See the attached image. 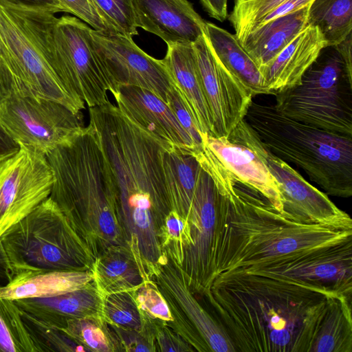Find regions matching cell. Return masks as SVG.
I'll return each mask as SVG.
<instances>
[{
  "label": "cell",
  "mask_w": 352,
  "mask_h": 352,
  "mask_svg": "<svg viewBox=\"0 0 352 352\" xmlns=\"http://www.w3.org/2000/svg\"><path fill=\"white\" fill-rule=\"evenodd\" d=\"M94 263L91 251L50 197L0 238V265L8 280L28 272H92Z\"/></svg>",
  "instance_id": "cell-6"
},
{
  "label": "cell",
  "mask_w": 352,
  "mask_h": 352,
  "mask_svg": "<svg viewBox=\"0 0 352 352\" xmlns=\"http://www.w3.org/2000/svg\"><path fill=\"white\" fill-rule=\"evenodd\" d=\"M352 72L335 45L323 47L295 85L277 92L278 111L288 118L352 137Z\"/></svg>",
  "instance_id": "cell-8"
},
{
  "label": "cell",
  "mask_w": 352,
  "mask_h": 352,
  "mask_svg": "<svg viewBox=\"0 0 352 352\" xmlns=\"http://www.w3.org/2000/svg\"><path fill=\"white\" fill-rule=\"evenodd\" d=\"M132 293L143 318L167 324L173 321L168 304L153 279L144 280Z\"/></svg>",
  "instance_id": "cell-38"
},
{
  "label": "cell",
  "mask_w": 352,
  "mask_h": 352,
  "mask_svg": "<svg viewBox=\"0 0 352 352\" xmlns=\"http://www.w3.org/2000/svg\"><path fill=\"white\" fill-rule=\"evenodd\" d=\"M2 2H3V1H2V0H0V3H2Z\"/></svg>",
  "instance_id": "cell-51"
},
{
  "label": "cell",
  "mask_w": 352,
  "mask_h": 352,
  "mask_svg": "<svg viewBox=\"0 0 352 352\" xmlns=\"http://www.w3.org/2000/svg\"><path fill=\"white\" fill-rule=\"evenodd\" d=\"M201 137L230 172L258 191L282 214L278 184L262 155V141L245 119L226 137L209 134Z\"/></svg>",
  "instance_id": "cell-18"
},
{
  "label": "cell",
  "mask_w": 352,
  "mask_h": 352,
  "mask_svg": "<svg viewBox=\"0 0 352 352\" xmlns=\"http://www.w3.org/2000/svg\"><path fill=\"white\" fill-rule=\"evenodd\" d=\"M90 28L74 16H63L52 23L48 58L67 91L88 107L110 102L118 89L113 85L96 52Z\"/></svg>",
  "instance_id": "cell-9"
},
{
  "label": "cell",
  "mask_w": 352,
  "mask_h": 352,
  "mask_svg": "<svg viewBox=\"0 0 352 352\" xmlns=\"http://www.w3.org/2000/svg\"><path fill=\"white\" fill-rule=\"evenodd\" d=\"M285 1L287 0H234L229 21L238 41L256 28L267 14Z\"/></svg>",
  "instance_id": "cell-35"
},
{
  "label": "cell",
  "mask_w": 352,
  "mask_h": 352,
  "mask_svg": "<svg viewBox=\"0 0 352 352\" xmlns=\"http://www.w3.org/2000/svg\"><path fill=\"white\" fill-rule=\"evenodd\" d=\"M92 272L102 296L134 291L149 279L127 244L107 248L96 258Z\"/></svg>",
  "instance_id": "cell-26"
},
{
  "label": "cell",
  "mask_w": 352,
  "mask_h": 352,
  "mask_svg": "<svg viewBox=\"0 0 352 352\" xmlns=\"http://www.w3.org/2000/svg\"><path fill=\"white\" fill-rule=\"evenodd\" d=\"M160 241L163 252L179 265L183 250L191 243L188 221L171 210L165 219Z\"/></svg>",
  "instance_id": "cell-37"
},
{
  "label": "cell",
  "mask_w": 352,
  "mask_h": 352,
  "mask_svg": "<svg viewBox=\"0 0 352 352\" xmlns=\"http://www.w3.org/2000/svg\"><path fill=\"white\" fill-rule=\"evenodd\" d=\"M170 108L182 127L193 140L196 148L202 144V137L194 118L180 94L173 86L166 103Z\"/></svg>",
  "instance_id": "cell-41"
},
{
  "label": "cell",
  "mask_w": 352,
  "mask_h": 352,
  "mask_svg": "<svg viewBox=\"0 0 352 352\" xmlns=\"http://www.w3.org/2000/svg\"><path fill=\"white\" fill-rule=\"evenodd\" d=\"M0 78L9 94L14 90V80L10 56L0 40Z\"/></svg>",
  "instance_id": "cell-45"
},
{
  "label": "cell",
  "mask_w": 352,
  "mask_h": 352,
  "mask_svg": "<svg viewBox=\"0 0 352 352\" xmlns=\"http://www.w3.org/2000/svg\"><path fill=\"white\" fill-rule=\"evenodd\" d=\"M192 45L213 136L226 137L245 119L254 96L214 54L204 34Z\"/></svg>",
  "instance_id": "cell-15"
},
{
  "label": "cell",
  "mask_w": 352,
  "mask_h": 352,
  "mask_svg": "<svg viewBox=\"0 0 352 352\" xmlns=\"http://www.w3.org/2000/svg\"><path fill=\"white\" fill-rule=\"evenodd\" d=\"M154 327L157 351L194 352V349L166 322L151 320Z\"/></svg>",
  "instance_id": "cell-42"
},
{
  "label": "cell",
  "mask_w": 352,
  "mask_h": 352,
  "mask_svg": "<svg viewBox=\"0 0 352 352\" xmlns=\"http://www.w3.org/2000/svg\"><path fill=\"white\" fill-rule=\"evenodd\" d=\"M119 342L122 352H156L157 348L153 322L144 318L140 330L110 325Z\"/></svg>",
  "instance_id": "cell-39"
},
{
  "label": "cell",
  "mask_w": 352,
  "mask_h": 352,
  "mask_svg": "<svg viewBox=\"0 0 352 352\" xmlns=\"http://www.w3.org/2000/svg\"><path fill=\"white\" fill-rule=\"evenodd\" d=\"M136 25L166 44L193 43L204 33L206 21L188 0H132Z\"/></svg>",
  "instance_id": "cell-20"
},
{
  "label": "cell",
  "mask_w": 352,
  "mask_h": 352,
  "mask_svg": "<svg viewBox=\"0 0 352 352\" xmlns=\"http://www.w3.org/2000/svg\"><path fill=\"white\" fill-rule=\"evenodd\" d=\"M307 21L318 29L326 46L336 45L352 32V0H313Z\"/></svg>",
  "instance_id": "cell-30"
},
{
  "label": "cell",
  "mask_w": 352,
  "mask_h": 352,
  "mask_svg": "<svg viewBox=\"0 0 352 352\" xmlns=\"http://www.w3.org/2000/svg\"><path fill=\"white\" fill-rule=\"evenodd\" d=\"M9 95L6 87L4 86L1 78H0V102L7 96Z\"/></svg>",
  "instance_id": "cell-49"
},
{
  "label": "cell",
  "mask_w": 352,
  "mask_h": 352,
  "mask_svg": "<svg viewBox=\"0 0 352 352\" xmlns=\"http://www.w3.org/2000/svg\"><path fill=\"white\" fill-rule=\"evenodd\" d=\"M0 352H36L14 301L1 298Z\"/></svg>",
  "instance_id": "cell-32"
},
{
  "label": "cell",
  "mask_w": 352,
  "mask_h": 352,
  "mask_svg": "<svg viewBox=\"0 0 352 352\" xmlns=\"http://www.w3.org/2000/svg\"><path fill=\"white\" fill-rule=\"evenodd\" d=\"M261 153L277 182L283 215L302 223L319 224L338 230H352V219L346 212L272 153L263 142Z\"/></svg>",
  "instance_id": "cell-16"
},
{
  "label": "cell",
  "mask_w": 352,
  "mask_h": 352,
  "mask_svg": "<svg viewBox=\"0 0 352 352\" xmlns=\"http://www.w3.org/2000/svg\"><path fill=\"white\" fill-rule=\"evenodd\" d=\"M163 166L171 210L188 221L201 166L190 151L174 145L166 150Z\"/></svg>",
  "instance_id": "cell-27"
},
{
  "label": "cell",
  "mask_w": 352,
  "mask_h": 352,
  "mask_svg": "<svg viewBox=\"0 0 352 352\" xmlns=\"http://www.w3.org/2000/svg\"><path fill=\"white\" fill-rule=\"evenodd\" d=\"M3 3L12 4L19 7L41 9L52 12L54 14L64 12L63 9L56 0H2Z\"/></svg>",
  "instance_id": "cell-44"
},
{
  "label": "cell",
  "mask_w": 352,
  "mask_h": 352,
  "mask_svg": "<svg viewBox=\"0 0 352 352\" xmlns=\"http://www.w3.org/2000/svg\"><path fill=\"white\" fill-rule=\"evenodd\" d=\"M220 193L211 252L212 280L219 274L294 252L352 239L338 230L287 219L258 191L239 179L213 153L200 162Z\"/></svg>",
  "instance_id": "cell-3"
},
{
  "label": "cell",
  "mask_w": 352,
  "mask_h": 352,
  "mask_svg": "<svg viewBox=\"0 0 352 352\" xmlns=\"http://www.w3.org/2000/svg\"><path fill=\"white\" fill-rule=\"evenodd\" d=\"M200 2L212 18L219 21H223L227 18V0H200Z\"/></svg>",
  "instance_id": "cell-46"
},
{
  "label": "cell",
  "mask_w": 352,
  "mask_h": 352,
  "mask_svg": "<svg viewBox=\"0 0 352 352\" xmlns=\"http://www.w3.org/2000/svg\"><path fill=\"white\" fill-rule=\"evenodd\" d=\"M308 8L264 23L239 41L258 69L272 60L307 26Z\"/></svg>",
  "instance_id": "cell-24"
},
{
  "label": "cell",
  "mask_w": 352,
  "mask_h": 352,
  "mask_svg": "<svg viewBox=\"0 0 352 352\" xmlns=\"http://www.w3.org/2000/svg\"><path fill=\"white\" fill-rule=\"evenodd\" d=\"M96 52L113 85L146 89L167 103L173 86L162 60L144 52L129 37L91 29Z\"/></svg>",
  "instance_id": "cell-14"
},
{
  "label": "cell",
  "mask_w": 352,
  "mask_h": 352,
  "mask_svg": "<svg viewBox=\"0 0 352 352\" xmlns=\"http://www.w3.org/2000/svg\"><path fill=\"white\" fill-rule=\"evenodd\" d=\"M19 148V146L0 126V157H10L14 154Z\"/></svg>",
  "instance_id": "cell-48"
},
{
  "label": "cell",
  "mask_w": 352,
  "mask_h": 352,
  "mask_svg": "<svg viewBox=\"0 0 352 352\" xmlns=\"http://www.w3.org/2000/svg\"><path fill=\"white\" fill-rule=\"evenodd\" d=\"M204 36L214 54L255 96L269 94L261 74L234 34L206 22Z\"/></svg>",
  "instance_id": "cell-28"
},
{
  "label": "cell",
  "mask_w": 352,
  "mask_h": 352,
  "mask_svg": "<svg viewBox=\"0 0 352 352\" xmlns=\"http://www.w3.org/2000/svg\"><path fill=\"white\" fill-rule=\"evenodd\" d=\"M93 280L91 271L24 272L0 286V298L12 300L50 298L80 289Z\"/></svg>",
  "instance_id": "cell-25"
},
{
  "label": "cell",
  "mask_w": 352,
  "mask_h": 352,
  "mask_svg": "<svg viewBox=\"0 0 352 352\" xmlns=\"http://www.w3.org/2000/svg\"><path fill=\"white\" fill-rule=\"evenodd\" d=\"M7 157H0V162H1L2 160H5Z\"/></svg>",
  "instance_id": "cell-50"
},
{
  "label": "cell",
  "mask_w": 352,
  "mask_h": 352,
  "mask_svg": "<svg viewBox=\"0 0 352 352\" xmlns=\"http://www.w3.org/2000/svg\"><path fill=\"white\" fill-rule=\"evenodd\" d=\"M102 300V296L93 280L80 289L54 297L14 301L21 311L60 329L70 319L101 316Z\"/></svg>",
  "instance_id": "cell-23"
},
{
  "label": "cell",
  "mask_w": 352,
  "mask_h": 352,
  "mask_svg": "<svg viewBox=\"0 0 352 352\" xmlns=\"http://www.w3.org/2000/svg\"><path fill=\"white\" fill-rule=\"evenodd\" d=\"M111 33L129 37L137 35L138 27L132 0H93Z\"/></svg>",
  "instance_id": "cell-36"
},
{
  "label": "cell",
  "mask_w": 352,
  "mask_h": 352,
  "mask_svg": "<svg viewBox=\"0 0 352 352\" xmlns=\"http://www.w3.org/2000/svg\"><path fill=\"white\" fill-rule=\"evenodd\" d=\"M313 0H287L267 14L261 21V25L275 18L285 15L309 6ZM258 25V26H259Z\"/></svg>",
  "instance_id": "cell-43"
},
{
  "label": "cell",
  "mask_w": 352,
  "mask_h": 352,
  "mask_svg": "<svg viewBox=\"0 0 352 352\" xmlns=\"http://www.w3.org/2000/svg\"><path fill=\"white\" fill-rule=\"evenodd\" d=\"M101 316L110 325L140 330L144 326L143 316L132 292H122L102 296Z\"/></svg>",
  "instance_id": "cell-33"
},
{
  "label": "cell",
  "mask_w": 352,
  "mask_h": 352,
  "mask_svg": "<svg viewBox=\"0 0 352 352\" xmlns=\"http://www.w3.org/2000/svg\"><path fill=\"white\" fill-rule=\"evenodd\" d=\"M55 14L0 3V40L11 60L12 93L58 102L76 114L85 102L64 87L48 58V34Z\"/></svg>",
  "instance_id": "cell-7"
},
{
  "label": "cell",
  "mask_w": 352,
  "mask_h": 352,
  "mask_svg": "<svg viewBox=\"0 0 352 352\" xmlns=\"http://www.w3.org/2000/svg\"><path fill=\"white\" fill-rule=\"evenodd\" d=\"M166 260L153 276L169 307L168 324L198 352H235L220 326L188 287L179 266L166 253Z\"/></svg>",
  "instance_id": "cell-11"
},
{
  "label": "cell",
  "mask_w": 352,
  "mask_h": 352,
  "mask_svg": "<svg viewBox=\"0 0 352 352\" xmlns=\"http://www.w3.org/2000/svg\"><path fill=\"white\" fill-rule=\"evenodd\" d=\"M245 120L277 157L300 167L327 195H352V137L287 117L275 105L252 102Z\"/></svg>",
  "instance_id": "cell-5"
},
{
  "label": "cell",
  "mask_w": 352,
  "mask_h": 352,
  "mask_svg": "<svg viewBox=\"0 0 352 352\" xmlns=\"http://www.w3.org/2000/svg\"><path fill=\"white\" fill-rule=\"evenodd\" d=\"M113 186L125 241L144 262L160 259V235L171 211L163 160L173 144L148 133L112 102L89 108Z\"/></svg>",
  "instance_id": "cell-2"
},
{
  "label": "cell",
  "mask_w": 352,
  "mask_h": 352,
  "mask_svg": "<svg viewBox=\"0 0 352 352\" xmlns=\"http://www.w3.org/2000/svg\"><path fill=\"white\" fill-rule=\"evenodd\" d=\"M113 97L119 109L145 131L190 152L196 148L168 105L151 91L120 86Z\"/></svg>",
  "instance_id": "cell-19"
},
{
  "label": "cell",
  "mask_w": 352,
  "mask_h": 352,
  "mask_svg": "<svg viewBox=\"0 0 352 352\" xmlns=\"http://www.w3.org/2000/svg\"><path fill=\"white\" fill-rule=\"evenodd\" d=\"M326 43L318 29L307 26L268 64L259 69L269 94L297 84Z\"/></svg>",
  "instance_id": "cell-21"
},
{
  "label": "cell",
  "mask_w": 352,
  "mask_h": 352,
  "mask_svg": "<svg viewBox=\"0 0 352 352\" xmlns=\"http://www.w3.org/2000/svg\"><path fill=\"white\" fill-rule=\"evenodd\" d=\"M21 315L36 352H87L60 329L47 326L24 312L21 311Z\"/></svg>",
  "instance_id": "cell-34"
},
{
  "label": "cell",
  "mask_w": 352,
  "mask_h": 352,
  "mask_svg": "<svg viewBox=\"0 0 352 352\" xmlns=\"http://www.w3.org/2000/svg\"><path fill=\"white\" fill-rule=\"evenodd\" d=\"M236 270L279 275L352 298V239Z\"/></svg>",
  "instance_id": "cell-13"
},
{
  "label": "cell",
  "mask_w": 352,
  "mask_h": 352,
  "mask_svg": "<svg viewBox=\"0 0 352 352\" xmlns=\"http://www.w3.org/2000/svg\"><path fill=\"white\" fill-rule=\"evenodd\" d=\"M337 295L279 275L233 270L218 274L201 296L235 352H309Z\"/></svg>",
  "instance_id": "cell-1"
},
{
  "label": "cell",
  "mask_w": 352,
  "mask_h": 352,
  "mask_svg": "<svg viewBox=\"0 0 352 352\" xmlns=\"http://www.w3.org/2000/svg\"><path fill=\"white\" fill-rule=\"evenodd\" d=\"M219 200L214 181L201 167L188 217L191 243L183 250L179 265L195 295L202 296L212 281L211 252Z\"/></svg>",
  "instance_id": "cell-17"
},
{
  "label": "cell",
  "mask_w": 352,
  "mask_h": 352,
  "mask_svg": "<svg viewBox=\"0 0 352 352\" xmlns=\"http://www.w3.org/2000/svg\"><path fill=\"white\" fill-rule=\"evenodd\" d=\"M162 60L201 135H213L212 121L201 87L192 43L167 44V51Z\"/></svg>",
  "instance_id": "cell-22"
},
{
  "label": "cell",
  "mask_w": 352,
  "mask_h": 352,
  "mask_svg": "<svg viewBox=\"0 0 352 352\" xmlns=\"http://www.w3.org/2000/svg\"><path fill=\"white\" fill-rule=\"evenodd\" d=\"M335 46L342 56L346 67L352 72V32L349 33L342 41Z\"/></svg>",
  "instance_id": "cell-47"
},
{
  "label": "cell",
  "mask_w": 352,
  "mask_h": 352,
  "mask_svg": "<svg viewBox=\"0 0 352 352\" xmlns=\"http://www.w3.org/2000/svg\"><path fill=\"white\" fill-rule=\"evenodd\" d=\"M63 9L64 12H69L85 23L89 24L93 30L111 33L109 28L100 15L93 0H56Z\"/></svg>",
  "instance_id": "cell-40"
},
{
  "label": "cell",
  "mask_w": 352,
  "mask_h": 352,
  "mask_svg": "<svg viewBox=\"0 0 352 352\" xmlns=\"http://www.w3.org/2000/svg\"><path fill=\"white\" fill-rule=\"evenodd\" d=\"M53 173L50 197L97 258L126 244L109 169L89 123L69 142L45 154Z\"/></svg>",
  "instance_id": "cell-4"
},
{
  "label": "cell",
  "mask_w": 352,
  "mask_h": 352,
  "mask_svg": "<svg viewBox=\"0 0 352 352\" xmlns=\"http://www.w3.org/2000/svg\"><path fill=\"white\" fill-rule=\"evenodd\" d=\"M60 330L87 352H122L114 331L100 316L70 319Z\"/></svg>",
  "instance_id": "cell-31"
},
{
  "label": "cell",
  "mask_w": 352,
  "mask_h": 352,
  "mask_svg": "<svg viewBox=\"0 0 352 352\" xmlns=\"http://www.w3.org/2000/svg\"><path fill=\"white\" fill-rule=\"evenodd\" d=\"M0 162V238L50 197L54 177L45 155L19 144Z\"/></svg>",
  "instance_id": "cell-12"
},
{
  "label": "cell",
  "mask_w": 352,
  "mask_h": 352,
  "mask_svg": "<svg viewBox=\"0 0 352 352\" xmlns=\"http://www.w3.org/2000/svg\"><path fill=\"white\" fill-rule=\"evenodd\" d=\"M0 126L18 145L45 155L85 128L82 113H74L52 100L16 93L0 102Z\"/></svg>",
  "instance_id": "cell-10"
},
{
  "label": "cell",
  "mask_w": 352,
  "mask_h": 352,
  "mask_svg": "<svg viewBox=\"0 0 352 352\" xmlns=\"http://www.w3.org/2000/svg\"><path fill=\"white\" fill-rule=\"evenodd\" d=\"M352 298L332 296L309 352H352Z\"/></svg>",
  "instance_id": "cell-29"
}]
</instances>
